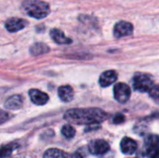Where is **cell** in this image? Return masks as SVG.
<instances>
[{
	"label": "cell",
	"mask_w": 159,
	"mask_h": 158,
	"mask_svg": "<svg viewBox=\"0 0 159 158\" xmlns=\"http://www.w3.org/2000/svg\"><path fill=\"white\" fill-rule=\"evenodd\" d=\"M107 118V114L99 108L71 109L64 114V119L76 125H97Z\"/></svg>",
	"instance_id": "6da1fadb"
},
{
	"label": "cell",
	"mask_w": 159,
	"mask_h": 158,
	"mask_svg": "<svg viewBox=\"0 0 159 158\" xmlns=\"http://www.w3.org/2000/svg\"><path fill=\"white\" fill-rule=\"evenodd\" d=\"M21 8L28 16L37 20L46 18L50 12L49 5L41 0H24Z\"/></svg>",
	"instance_id": "7a4b0ae2"
},
{
	"label": "cell",
	"mask_w": 159,
	"mask_h": 158,
	"mask_svg": "<svg viewBox=\"0 0 159 158\" xmlns=\"http://www.w3.org/2000/svg\"><path fill=\"white\" fill-rule=\"evenodd\" d=\"M153 86L154 83L147 74L137 73L133 77V88L137 91L148 92Z\"/></svg>",
	"instance_id": "3957f363"
},
{
	"label": "cell",
	"mask_w": 159,
	"mask_h": 158,
	"mask_svg": "<svg viewBox=\"0 0 159 158\" xmlns=\"http://www.w3.org/2000/svg\"><path fill=\"white\" fill-rule=\"evenodd\" d=\"M131 91L129 87L125 84V83H117L115 85L114 88V96L115 99L120 102V103H125L129 100Z\"/></svg>",
	"instance_id": "277c9868"
},
{
	"label": "cell",
	"mask_w": 159,
	"mask_h": 158,
	"mask_svg": "<svg viewBox=\"0 0 159 158\" xmlns=\"http://www.w3.org/2000/svg\"><path fill=\"white\" fill-rule=\"evenodd\" d=\"M133 33V25L129 21H119L115 25L114 35L116 38H121L130 35Z\"/></svg>",
	"instance_id": "5b68a950"
},
{
	"label": "cell",
	"mask_w": 159,
	"mask_h": 158,
	"mask_svg": "<svg viewBox=\"0 0 159 158\" xmlns=\"http://www.w3.org/2000/svg\"><path fill=\"white\" fill-rule=\"evenodd\" d=\"M89 149L91 154L100 156V155L106 154L109 151L110 146H109L108 142H105L104 140H95L89 143Z\"/></svg>",
	"instance_id": "8992f818"
},
{
	"label": "cell",
	"mask_w": 159,
	"mask_h": 158,
	"mask_svg": "<svg viewBox=\"0 0 159 158\" xmlns=\"http://www.w3.org/2000/svg\"><path fill=\"white\" fill-rule=\"evenodd\" d=\"M27 24H28L27 20H25L21 18H11L6 21L5 27L8 32L15 33V32L20 31L23 28H25L27 26Z\"/></svg>",
	"instance_id": "52a82bcc"
},
{
	"label": "cell",
	"mask_w": 159,
	"mask_h": 158,
	"mask_svg": "<svg viewBox=\"0 0 159 158\" xmlns=\"http://www.w3.org/2000/svg\"><path fill=\"white\" fill-rule=\"evenodd\" d=\"M29 96L32 102L36 105H45L49 99L47 93L42 92L39 89H35V88L29 90Z\"/></svg>",
	"instance_id": "ba28073f"
},
{
	"label": "cell",
	"mask_w": 159,
	"mask_h": 158,
	"mask_svg": "<svg viewBox=\"0 0 159 158\" xmlns=\"http://www.w3.org/2000/svg\"><path fill=\"white\" fill-rule=\"evenodd\" d=\"M116 79H117V73L114 70H109V71H105L101 74L99 83L101 87L106 88L114 84L116 81Z\"/></svg>",
	"instance_id": "9c48e42d"
},
{
	"label": "cell",
	"mask_w": 159,
	"mask_h": 158,
	"mask_svg": "<svg viewBox=\"0 0 159 158\" xmlns=\"http://www.w3.org/2000/svg\"><path fill=\"white\" fill-rule=\"evenodd\" d=\"M120 148H121V151L123 154L125 155H133L137 148H138V145H137V142L131 139V138H124L121 142H120Z\"/></svg>",
	"instance_id": "30bf717a"
},
{
	"label": "cell",
	"mask_w": 159,
	"mask_h": 158,
	"mask_svg": "<svg viewBox=\"0 0 159 158\" xmlns=\"http://www.w3.org/2000/svg\"><path fill=\"white\" fill-rule=\"evenodd\" d=\"M50 36L52 40L59 45H68L72 43V40L65 36L63 32H61L59 29H52L50 31Z\"/></svg>",
	"instance_id": "8fae6325"
},
{
	"label": "cell",
	"mask_w": 159,
	"mask_h": 158,
	"mask_svg": "<svg viewBox=\"0 0 159 158\" xmlns=\"http://www.w3.org/2000/svg\"><path fill=\"white\" fill-rule=\"evenodd\" d=\"M23 99L20 95H14L9 97L5 102V108L8 110H18L22 106Z\"/></svg>",
	"instance_id": "7c38bea8"
},
{
	"label": "cell",
	"mask_w": 159,
	"mask_h": 158,
	"mask_svg": "<svg viewBox=\"0 0 159 158\" xmlns=\"http://www.w3.org/2000/svg\"><path fill=\"white\" fill-rule=\"evenodd\" d=\"M58 95L63 102H69L74 98V89L70 86H61L58 89Z\"/></svg>",
	"instance_id": "4fadbf2b"
},
{
	"label": "cell",
	"mask_w": 159,
	"mask_h": 158,
	"mask_svg": "<svg viewBox=\"0 0 159 158\" xmlns=\"http://www.w3.org/2000/svg\"><path fill=\"white\" fill-rule=\"evenodd\" d=\"M49 51V47L44 43H34L30 47V53L33 56H38L42 54H46Z\"/></svg>",
	"instance_id": "5bb4252c"
},
{
	"label": "cell",
	"mask_w": 159,
	"mask_h": 158,
	"mask_svg": "<svg viewBox=\"0 0 159 158\" xmlns=\"http://www.w3.org/2000/svg\"><path fill=\"white\" fill-rule=\"evenodd\" d=\"M65 156H66V154L63 151L55 149V148H51L45 152L44 158H64Z\"/></svg>",
	"instance_id": "9a60e30c"
},
{
	"label": "cell",
	"mask_w": 159,
	"mask_h": 158,
	"mask_svg": "<svg viewBox=\"0 0 159 158\" xmlns=\"http://www.w3.org/2000/svg\"><path fill=\"white\" fill-rule=\"evenodd\" d=\"M18 147H19V145L18 144H15V143L3 146L2 148H0V158H5L7 157V156H9L11 155V153L16 148H18Z\"/></svg>",
	"instance_id": "2e32d148"
},
{
	"label": "cell",
	"mask_w": 159,
	"mask_h": 158,
	"mask_svg": "<svg viewBox=\"0 0 159 158\" xmlns=\"http://www.w3.org/2000/svg\"><path fill=\"white\" fill-rule=\"evenodd\" d=\"M145 146L146 148L150 147H155V146H159V136L151 134L146 137L145 139Z\"/></svg>",
	"instance_id": "e0dca14e"
},
{
	"label": "cell",
	"mask_w": 159,
	"mask_h": 158,
	"mask_svg": "<svg viewBox=\"0 0 159 158\" xmlns=\"http://www.w3.org/2000/svg\"><path fill=\"white\" fill-rule=\"evenodd\" d=\"M61 134L67 138V139H72L75 135V129L71 126V125H64L61 129Z\"/></svg>",
	"instance_id": "ac0fdd59"
},
{
	"label": "cell",
	"mask_w": 159,
	"mask_h": 158,
	"mask_svg": "<svg viewBox=\"0 0 159 158\" xmlns=\"http://www.w3.org/2000/svg\"><path fill=\"white\" fill-rule=\"evenodd\" d=\"M148 92L150 97L155 101V102L159 104V86L154 85Z\"/></svg>",
	"instance_id": "d6986e66"
},
{
	"label": "cell",
	"mask_w": 159,
	"mask_h": 158,
	"mask_svg": "<svg viewBox=\"0 0 159 158\" xmlns=\"http://www.w3.org/2000/svg\"><path fill=\"white\" fill-rule=\"evenodd\" d=\"M147 156L149 158H159V146L147 148Z\"/></svg>",
	"instance_id": "ffe728a7"
},
{
	"label": "cell",
	"mask_w": 159,
	"mask_h": 158,
	"mask_svg": "<svg viewBox=\"0 0 159 158\" xmlns=\"http://www.w3.org/2000/svg\"><path fill=\"white\" fill-rule=\"evenodd\" d=\"M10 116H11V115H10L8 113L0 110V124H3V123H5L6 121H7V120L10 118Z\"/></svg>",
	"instance_id": "44dd1931"
},
{
	"label": "cell",
	"mask_w": 159,
	"mask_h": 158,
	"mask_svg": "<svg viewBox=\"0 0 159 158\" xmlns=\"http://www.w3.org/2000/svg\"><path fill=\"white\" fill-rule=\"evenodd\" d=\"M113 121H114L115 124H120V123H122V122L125 121V116L123 115H121V114H117L115 116V118H114Z\"/></svg>",
	"instance_id": "7402d4cb"
},
{
	"label": "cell",
	"mask_w": 159,
	"mask_h": 158,
	"mask_svg": "<svg viewBox=\"0 0 159 158\" xmlns=\"http://www.w3.org/2000/svg\"><path fill=\"white\" fill-rule=\"evenodd\" d=\"M64 158H82L79 154H72V155H66Z\"/></svg>",
	"instance_id": "603a6c76"
}]
</instances>
